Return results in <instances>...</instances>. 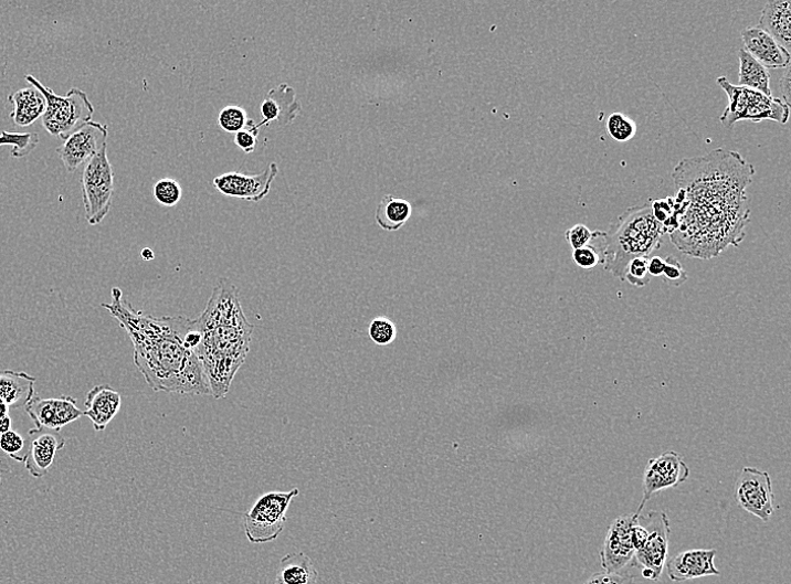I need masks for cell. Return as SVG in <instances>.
<instances>
[{"instance_id":"cell-20","label":"cell","mask_w":791,"mask_h":584,"mask_svg":"<svg viewBox=\"0 0 791 584\" xmlns=\"http://www.w3.org/2000/svg\"><path fill=\"white\" fill-rule=\"evenodd\" d=\"M85 406V416L92 421L97 432H103L118 414L122 399L109 385H96L88 393Z\"/></svg>"},{"instance_id":"cell-21","label":"cell","mask_w":791,"mask_h":584,"mask_svg":"<svg viewBox=\"0 0 791 584\" xmlns=\"http://www.w3.org/2000/svg\"><path fill=\"white\" fill-rule=\"evenodd\" d=\"M36 378L27 373L13 370L0 371V402L9 408H21L35 396Z\"/></svg>"},{"instance_id":"cell-37","label":"cell","mask_w":791,"mask_h":584,"mask_svg":"<svg viewBox=\"0 0 791 584\" xmlns=\"http://www.w3.org/2000/svg\"><path fill=\"white\" fill-rule=\"evenodd\" d=\"M593 237V232L583 224H577L566 232V240L572 249L588 245Z\"/></svg>"},{"instance_id":"cell-12","label":"cell","mask_w":791,"mask_h":584,"mask_svg":"<svg viewBox=\"0 0 791 584\" xmlns=\"http://www.w3.org/2000/svg\"><path fill=\"white\" fill-rule=\"evenodd\" d=\"M736 499L742 509L768 523L776 511L769 474L757 468H745L737 481Z\"/></svg>"},{"instance_id":"cell-16","label":"cell","mask_w":791,"mask_h":584,"mask_svg":"<svg viewBox=\"0 0 791 584\" xmlns=\"http://www.w3.org/2000/svg\"><path fill=\"white\" fill-rule=\"evenodd\" d=\"M302 103L296 97V92L288 84H282L272 89L260 106L262 120L257 126L286 127L292 124L300 114Z\"/></svg>"},{"instance_id":"cell-33","label":"cell","mask_w":791,"mask_h":584,"mask_svg":"<svg viewBox=\"0 0 791 584\" xmlns=\"http://www.w3.org/2000/svg\"><path fill=\"white\" fill-rule=\"evenodd\" d=\"M648 259L650 257L647 256L633 258L625 270L624 282L639 288L647 286L650 284Z\"/></svg>"},{"instance_id":"cell-25","label":"cell","mask_w":791,"mask_h":584,"mask_svg":"<svg viewBox=\"0 0 791 584\" xmlns=\"http://www.w3.org/2000/svg\"><path fill=\"white\" fill-rule=\"evenodd\" d=\"M375 216L378 225L384 231H399L411 219L412 206L405 200L386 194L379 203Z\"/></svg>"},{"instance_id":"cell-34","label":"cell","mask_w":791,"mask_h":584,"mask_svg":"<svg viewBox=\"0 0 791 584\" xmlns=\"http://www.w3.org/2000/svg\"><path fill=\"white\" fill-rule=\"evenodd\" d=\"M572 259L574 265L583 270H591L603 264L601 252L595 246L589 244L572 249Z\"/></svg>"},{"instance_id":"cell-26","label":"cell","mask_w":791,"mask_h":584,"mask_svg":"<svg viewBox=\"0 0 791 584\" xmlns=\"http://www.w3.org/2000/svg\"><path fill=\"white\" fill-rule=\"evenodd\" d=\"M740 75L739 83L741 87L772 96L770 88V74L762 64L752 57L745 49L739 50Z\"/></svg>"},{"instance_id":"cell-14","label":"cell","mask_w":791,"mask_h":584,"mask_svg":"<svg viewBox=\"0 0 791 584\" xmlns=\"http://www.w3.org/2000/svg\"><path fill=\"white\" fill-rule=\"evenodd\" d=\"M637 521L633 514L620 516L611 524L601 551L602 566L608 573H622L629 565L634 566L635 549L632 544V528Z\"/></svg>"},{"instance_id":"cell-43","label":"cell","mask_w":791,"mask_h":584,"mask_svg":"<svg viewBox=\"0 0 791 584\" xmlns=\"http://www.w3.org/2000/svg\"><path fill=\"white\" fill-rule=\"evenodd\" d=\"M143 257H144L145 259H147V262H151V259L155 258V252H154L151 248H149V247L144 248V249H143Z\"/></svg>"},{"instance_id":"cell-1","label":"cell","mask_w":791,"mask_h":584,"mask_svg":"<svg viewBox=\"0 0 791 584\" xmlns=\"http://www.w3.org/2000/svg\"><path fill=\"white\" fill-rule=\"evenodd\" d=\"M756 174L739 152L717 149L682 160L673 179L687 209L672 242L683 253L702 259L739 246L750 223L747 188Z\"/></svg>"},{"instance_id":"cell-15","label":"cell","mask_w":791,"mask_h":584,"mask_svg":"<svg viewBox=\"0 0 791 584\" xmlns=\"http://www.w3.org/2000/svg\"><path fill=\"white\" fill-rule=\"evenodd\" d=\"M25 408L35 424V429L60 432L64 426L85 416L77 406V400L71 396L45 400L34 396Z\"/></svg>"},{"instance_id":"cell-28","label":"cell","mask_w":791,"mask_h":584,"mask_svg":"<svg viewBox=\"0 0 791 584\" xmlns=\"http://www.w3.org/2000/svg\"><path fill=\"white\" fill-rule=\"evenodd\" d=\"M607 127L610 137L620 144L630 142L637 132L636 123L623 113L611 114Z\"/></svg>"},{"instance_id":"cell-17","label":"cell","mask_w":791,"mask_h":584,"mask_svg":"<svg viewBox=\"0 0 791 584\" xmlns=\"http://www.w3.org/2000/svg\"><path fill=\"white\" fill-rule=\"evenodd\" d=\"M29 435L27 469L34 478H42L51 469L56 452L64 447L65 438L59 432L45 428H33Z\"/></svg>"},{"instance_id":"cell-35","label":"cell","mask_w":791,"mask_h":584,"mask_svg":"<svg viewBox=\"0 0 791 584\" xmlns=\"http://www.w3.org/2000/svg\"><path fill=\"white\" fill-rule=\"evenodd\" d=\"M260 127L253 119H249L245 127L235 134L234 144L246 155L256 148Z\"/></svg>"},{"instance_id":"cell-40","label":"cell","mask_w":791,"mask_h":584,"mask_svg":"<svg viewBox=\"0 0 791 584\" xmlns=\"http://www.w3.org/2000/svg\"><path fill=\"white\" fill-rule=\"evenodd\" d=\"M631 538L635 551H640L646 542L647 531L636 521L632 528Z\"/></svg>"},{"instance_id":"cell-30","label":"cell","mask_w":791,"mask_h":584,"mask_svg":"<svg viewBox=\"0 0 791 584\" xmlns=\"http://www.w3.org/2000/svg\"><path fill=\"white\" fill-rule=\"evenodd\" d=\"M246 110L239 105L225 106L219 115V125L225 132L238 134L247 123Z\"/></svg>"},{"instance_id":"cell-38","label":"cell","mask_w":791,"mask_h":584,"mask_svg":"<svg viewBox=\"0 0 791 584\" xmlns=\"http://www.w3.org/2000/svg\"><path fill=\"white\" fill-rule=\"evenodd\" d=\"M583 584H634V577L627 573L599 572L591 575Z\"/></svg>"},{"instance_id":"cell-2","label":"cell","mask_w":791,"mask_h":584,"mask_svg":"<svg viewBox=\"0 0 791 584\" xmlns=\"http://www.w3.org/2000/svg\"><path fill=\"white\" fill-rule=\"evenodd\" d=\"M117 319L135 347V363L152 391L179 395L212 396L203 364L196 354L201 343L196 319L156 317L123 300L119 288L103 304Z\"/></svg>"},{"instance_id":"cell-27","label":"cell","mask_w":791,"mask_h":584,"mask_svg":"<svg viewBox=\"0 0 791 584\" xmlns=\"http://www.w3.org/2000/svg\"><path fill=\"white\" fill-rule=\"evenodd\" d=\"M40 144L36 134H17L3 131L0 134V148L12 147L13 158H24L32 153Z\"/></svg>"},{"instance_id":"cell-13","label":"cell","mask_w":791,"mask_h":584,"mask_svg":"<svg viewBox=\"0 0 791 584\" xmlns=\"http://www.w3.org/2000/svg\"><path fill=\"white\" fill-rule=\"evenodd\" d=\"M278 173V164L272 162L265 171L257 174L223 173L214 179V185L225 197L257 203L268 197Z\"/></svg>"},{"instance_id":"cell-3","label":"cell","mask_w":791,"mask_h":584,"mask_svg":"<svg viewBox=\"0 0 791 584\" xmlns=\"http://www.w3.org/2000/svg\"><path fill=\"white\" fill-rule=\"evenodd\" d=\"M196 323L201 333L196 354L203 364L212 396L222 400L229 394L236 372L245 362L253 332L235 286L222 280Z\"/></svg>"},{"instance_id":"cell-22","label":"cell","mask_w":791,"mask_h":584,"mask_svg":"<svg viewBox=\"0 0 791 584\" xmlns=\"http://www.w3.org/2000/svg\"><path fill=\"white\" fill-rule=\"evenodd\" d=\"M759 29L773 38L788 52L791 49V2L771 0L762 11Z\"/></svg>"},{"instance_id":"cell-9","label":"cell","mask_w":791,"mask_h":584,"mask_svg":"<svg viewBox=\"0 0 791 584\" xmlns=\"http://www.w3.org/2000/svg\"><path fill=\"white\" fill-rule=\"evenodd\" d=\"M637 522L647 531V539L644 546L635 552L634 566L642 565V576L657 581L663 575L669 554L672 534L669 517L663 510H650L640 513Z\"/></svg>"},{"instance_id":"cell-42","label":"cell","mask_w":791,"mask_h":584,"mask_svg":"<svg viewBox=\"0 0 791 584\" xmlns=\"http://www.w3.org/2000/svg\"><path fill=\"white\" fill-rule=\"evenodd\" d=\"M10 431H12V418L10 415H7L0 418V435L6 434Z\"/></svg>"},{"instance_id":"cell-31","label":"cell","mask_w":791,"mask_h":584,"mask_svg":"<svg viewBox=\"0 0 791 584\" xmlns=\"http://www.w3.org/2000/svg\"><path fill=\"white\" fill-rule=\"evenodd\" d=\"M0 449L19 463H25L29 452L24 437L13 429L0 435Z\"/></svg>"},{"instance_id":"cell-39","label":"cell","mask_w":791,"mask_h":584,"mask_svg":"<svg viewBox=\"0 0 791 584\" xmlns=\"http://www.w3.org/2000/svg\"><path fill=\"white\" fill-rule=\"evenodd\" d=\"M790 75H791V70L789 66L788 68L784 70V74L779 82V91H780V94L782 95V100L789 107L791 106V87H790L791 78H790Z\"/></svg>"},{"instance_id":"cell-36","label":"cell","mask_w":791,"mask_h":584,"mask_svg":"<svg viewBox=\"0 0 791 584\" xmlns=\"http://www.w3.org/2000/svg\"><path fill=\"white\" fill-rule=\"evenodd\" d=\"M665 262L666 267L662 278L674 287L684 285L687 282V274L678 262V258L671 255Z\"/></svg>"},{"instance_id":"cell-8","label":"cell","mask_w":791,"mask_h":584,"mask_svg":"<svg viewBox=\"0 0 791 584\" xmlns=\"http://www.w3.org/2000/svg\"><path fill=\"white\" fill-rule=\"evenodd\" d=\"M82 187L86 220L91 225H98L108 215L114 194V171L107 146L85 164Z\"/></svg>"},{"instance_id":"cell-32","label":"cell","mask_w":791,"mask_h":584,"mask_svg":"<svg viewBox=\"0 0 791 584\" xmlns=\"http://www.w3.org/2000/svg\"><path fill=\"white\" fill-rule=\"evenodd\" d=\"M369 336L376 344L388 346L398 337V329L387 317H377L370 323Z\"/></svg>"},{"instance_id":"cell-41","label":"cell","mask_w":791,"mask_h":584,"mask_svg":"<svg viewBox=\"0 0 791 584\" xmlns=\"http://www.w3.org/2000/svg\"><path fill=\"white\" fill-rule=\"evenodd\" d=\"M666 262L661 256H653L648 259L647 272L651 277L662 278L665 272Z\"/></svg>"},{"instance_id":"cell-45","label":"cell","mask_w":791,"mask_h":584,"mask_svg":"<svg viewBox=\"0 0 791 584\" xmlns=\"http://www.w3.org/2000/svg\"><path fill=\"white\" fill-rule=\"evenodd\" d=\"M0 482H2V479H0Z\"/></svg>"},{"instance_id":"cell-23","label":"cell","mask_w":791,"mask_h":584,"mask_svg":"<svg viewBox=\"0 0 791 584\" xmlns=\"http://www.w3.org/2000/svg\"><path fill=\"white\" fill-rule=\"evenodd\" d=\"M9 100L14 105L11 117L20 127L31 126L39 118H42L46 100L43 94L32 87L23 88L9 96Z\"/></svg>"},{"instance_id":"cell-44","label":"cell","mask_w":791,"mask_h":584,"mask_svg":"<svg viewBox=\"0 0 791 584\" xmlns=\"http://www.w3.org/2000/svg\"><path fill=\"white\" fill-rule=\"evenodd\" d=\"M10 408L2 402H0V418L9 415Z\"/></svg>"},{"instance_id":"cell-10","label":"cell","mask_w":791,"mask_h":584,"mask_svg":"<svg viewBox=\"0 0 791 584\" xmlns=\"http://www.w3.org/2000/svg\"><path fill=\"white\" fill-rule=\"evenodd\" d=\"M690 470L677 452L669 450L647 463L643 474V497L634 516L642 513L645 503L657 492L677 488L689 478Z\"/></svg>"},{"instance_id":"cell-24","label":"cell","mask_w":791,"mask_h":584,"mask_svg":"<svg viewBox=\"0 0 791 584\" xmlns=\"http://www.w3.org/2000/svg\"><path fill=\"white\" fill-rule=\"evenodd\" d=\"M318 572L304 553L287 554L281 562L275 584H316Z\"/></svg>"},{"instance_id":"cell-7","label":"cell","mask_w":791,"mask_h":584,"mask_svg":"<svg viewBox=\"0 0 791 584\" xmlns=\"http://www.w3.org/2000/svg\"><path fill=\"white\" fill-rule=\"evenodd\" d=\"M298 489L274 491L261 496L244 514L245 534L251 543H268L278 539L287 522V509Z\"/></svg>"},{"instance_id":"cell-6","label":"cell","mask_w":791,"mask_h":584,"mask_svg":"<svg viewBox=\"0 0 791 584\" xmlns=\"http://www.w3.org/2000/svg\"><path fill=\"white\" fill-rule=\"evenodd\" d=\"M716 83L729 98L727 108L719 116V120L725 127L732 129L741 120L753 123L773 120L781 125L787 124L790 107L782 99L734 85L727 77H719Z\"/></svg>"},{"instance_id":"cell-18","label":"cell","mask_w":791,"mask_h":584,"mask_svg":"<svg viewBox=\"0 0 791 584\" xmlns=\"http://www.w3.org/2000/svg\"><path fill=\"white\" fill-rule=\"evenodd\" d=\"M742 40L745 50L766 70H785L790 66V52L758 26L746 29Z\"/></svg>"},{"instance_id":"cell-19","label":"cell","mask_w":791,"mask_h":584,"mask_svg":"<svg viewBox=\"0 0 791 584\" xmlns=\"http://www.w3.org/2000/svg\"><path fill=\"white\" fill-rule=\"evenodd\" d=\"M715 550H689L667 561V572L672 581L684 582L698 577L716 575L720 572L714 564Z\"/></svg>"},{"instance_id":"cell-29","label":"cell","mask_w":791,"mask_h":584,"mask_svg":"<svg viewBox=\"0 0 791 584\" xmlns=\"http://www.w3.org/2000/svg\"><path fill=\"white\" fill-rule=\"evenodd\" d=\"M154 197L161 205L173 208L181 201L182 188L176 179L164 178L155 183Z\"/></svg>"},{"instance_id":"cell-5","label":"cell","mask_w":791,"mask_h":584,"mask_svg":"<svg viewBox=\"0 0 791 584\" xmlns=\"http://www.w3.org/2000/svg\"><path fill=\"white\" fill-rule=\"evenodd\" d=\"M25 81L39 89L46 100V108L41 119L50 136L67 139L83 125L92 121L95 109L85 92L72 88L67 95L59 96L31 75H28Z\"/></svg>"},{"instance_id":"cell-11","label":"cell","mask_w":791,"mask_h":584,"mask_svg":"<svg viewBox=\"0 0 791 584\" xmlns=\"http://www.w3.org/2000/svg\"><path fill=\"white\" fill-rule=\"evenodd\" d=\"M107 125L92 120L64 139L56 153L65 170L73 173L107 146Z\"/></svg>"},{"instance_id":"cell-4","label":"cell","mask_w":791,"mask_h":584,"mask_svg":"<svg viewBox=\"0 0 791 584\" xmlns=\"http://www.w3.org/2000/svg\"><path fill=\"white\" fill-rule=\"evenodd\" d=\"M604 238L603 264L607 272L624 282L625 270L633 258L647 256L661 247L664 235L655 221L651 205L625 211L608 232L598 231Z\"/></svg>"}]
</instances>
